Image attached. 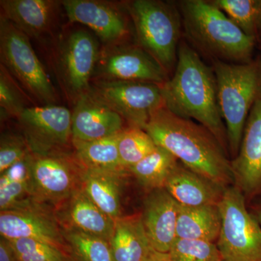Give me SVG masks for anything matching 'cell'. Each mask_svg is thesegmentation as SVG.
Masks as SVG:
<instances>
[{
    "instance_id": "cell-1",
    "label": "cell",
    "mask_w": 261,
    "mask_h": 261,
    "mask_svg": "<svg viewBox=\"0 0 261 261\" xmlns=\"http://www.w3.org/2000/svg\"><path fill=\"white\" fill-rule=\"evenodd\" d=\"M161 87L168 111L205 127L228 154L227 132L220 111L214 69L186 42H180L173 75Z\"/></svg>"
},
{
    "instance_id": "cell-2",
    "label": "cell",
    "mask_w": 261,
    "mask_h": 261,
    "mask_svg": "<svg viewBox=\"0 0 261 261\" xmlns=\"http://www.w3.org/2000/svg\"><path fill=\"white\" fill-rule=\"evenodd\" d=\"M145 130L156 145L171 152L192 171L223 188L233 186L228 152L200 123L176 116L163 106L152 115Z\"/></svg>"
},
{
    "instance_id": "cell-3",
    "label": "cell",
    "mask_w": 261,
    "mask_h": 261,
    "mask_svg": "<svg viewBox=\"0 0 261 261\" xmlns=\"http://www.w3.org/2000/svg\"><path fill=\"white\" fill-rule=\"evenodd\" d=\"M177 5L185 36L197 53L230 63L253 60L256 39L245 34L211 1L182 0Z\"/></svg>"
},
{
    "instance_id": "cell-4",
    "label": "cell",
    "mask_w": 261,
    "mask_h": 261,
    "mask_svg": "<svg viewBox=\"0 0 261 261\" xmlns=\"http://www.w3.org/2000/svg\"><path fill=\"white\" fill-rule=\"evenodd\" d=\"M220 111L227 132L228 154L238 155L254 105L261 99V58L246 63L212 61Z\"/></svg>"
},
{
    "instance_id": "cell-5",
    "label": "cell",
    "mask_w": 261,
    "mask_h": 261,
    "mask_svg": "<svg viewBox=\"0 0 261 261\" xmlns=\"http://www.w3.org/2000/svg\"><path fill=\"white\" fill-rule=\"evenodd\" d=\"M138 45L153 57L169 74L177 62L182 21L171 2L133 0L124 3Z\"/></svg>"
},
{
    "instance_id": "cell-6",
    "label": "cell",
    "mask_w": 261,
    "mask_h": 261,
    "mask_svg": "<svg viewBox=\"0 0 261 261\" xmlns=\"http://www.w3.org/2000/svg\"><path fill=\"white\" fill-rule=\"evenodd\" d=\"M0 64L40 106L57 105L58 94L30 38L0 16Z\"/></svg>"
},
{
    "instance_id": "cell-7",
    "label": "cell",
    "mask_w": 261,
    "mask_h": 261,
    "mask_svg": "<svg viewBox=\"0 0 261 261\" xmlns=\"http://www.w3.org/2000/svg\"><path fill=\"white\" fill-rule=\"evenodd\" d=\"M53 53V68L67 99L74 105L90 89L101 47L93 34L75 29L60 36Z\"/></svg>"
},
{
    "instance_id": "cell-8",
    "label": "cell",
    "mask_w": 261,
    "mask_h": 261,
    "mask_svg": "<svg viewBox=\"0 0 261 261\" xmlns=\"http://www.w3.org/2000/svg\"><path fill=\"white\" fill-rule=\"evenodd\" d=\"M219 207L221 227L216 245L223 261H261V226L243 193L228 187Z\"/></svg>"
},
{
    "instance_id": "cell-9",
    "label": "cell",
    "mask_w": 261,
    "mask_h": 261,
    "mask_svg": "<svg viewBox=\"0 0 261 261\" xmlns=\"http://www.w3.org/2000/svg\"><path fill=\"white\" fill-rule=\"evenodd\" d=\"M84 168L74 152H31L32 198L56 209L82 186Z\"/></svg>"
},
{
    "instance_id": "cell-10",
    "label": "cell",
    "mask_w": 261,
    "mask_h": 261,
    "mask_svg": "<svg viewBox=\"0 0 261 261\" xmlns=\"http://www.w3.org/2000/svg\"><path fill=\"white\" fill-rule=\"evenodd\" d=\"M89 90L118 113L128 126L144 130L152 115L164 106L159 84L94 80Z\"/></svg>"
},
{
    "instance_id": "cell-11",
    "label": "cell",
    "mask_w": 261,
    "mask_h": 261,
    "mask_svg": "<svg viewBox=\"0 0 261 261\" xmlns=\"http://www.w3.org/2000/svg\"><path fill=\"white\" fill-rule=\"evenodd\" d=\"M169 78L166 70L147 51L137 44L125 42L101 47L92 81L162 84Z\"/></svg>"
},
{
    "instance_id": "cell-12",
    "label": "cell",
    "mask_w": 261,
    "mask_h": 261,
    "mask_svg": "<svg viewBox=\"0 0 261 261\" xmlns=\"http://www.w3.org/2000/svg\"><path fill=\"white\" fill-rule=\"evenodd\" d=\"M0 234L7 240H42L67 252L63 228L56 210L34 199L0 211Z\"/></svg>"
},
{
    "instance_id": "cell-13",
    "label": "cell",
    "mask_w": 261,
    "mask_h": 261,
    "mask_svg": "<svg viewBox=\"0 0 261 261\" xmlns=\"http://www.w3.org/2000/svg\"><path fill=\"white\" fill-rule=\"evenodd\" d=\"M31 152L66 149L72 144V113L58 105L32 106L18 118Z\"/></svg>"
},
{
    "instance_id": "cell-14",
    "label": "cell",
    "mask_w": 261,
    "mask_h": 261,
    "mask_svg": "<svg viewBox=\"0 0 261 261\" xmlns=\"http://www.w3.org/2000/svg\"><path fill=\"white\" fill-rule=\"evenodd\" d=\"M63 9L70 23L88 27L103 45L127 42L130 30L127 10L113 2L64 0Z\"/></svg>"
},
{
    "instance_id": "cell-15",
    "label": "cell",
    "mask_w": 261,
    "mask_h": 261,
    "mask_svg": "<svg viewBox=\"0 0 261 261\" xmlns=\"http://www.w3.org/2000/svg\"><path fill=\"white\" fill-rule=\"evenodd\" d=\"M233 187L247 205L261 199V99L247 118L238 155L231 160Z\"/></svg>"
},
{
    "instance_id": "cell-16",
    "label": "cell",
    "mask_w": 261,
    "mask_h": 261,
    "mask_svg": "<svg viewBox=\"0 0 261 261\" xmlns=\"http://www.w3.org/2000/svg\"><path fill=\"white\" fill-rule=\"evenodd\" d=\"M71 113L72 140H100L118 135L126 128L123 118L90 90L75 102Z\"/></svg>"
},
{
    "instance_id": "cell-17",
    "label": "cell",
    "mask_w": 261,
    "mask_h": 261,
    "mask_svg": "<svg viewBox=\"0 0 261 261\" xmlns=\"http://www.w3.org/2000/svg\"><path fill=\"white\" fill-rule=\"evenodd\" d=\"M179 204L165 188L151 190L141 213L142 223L152 248L168 253L177 239L176 226Z\"/></svg>"
},
{
    "instance_id": "cell-18",
    "label": "cell",
    "mask_w": 261,
    "mask_h": 261,
    "mask_svg": "<svg viewBox=\"0 0 261 261\" xmlns=\"http://www.w3.org/2000/svg\"><path fill=\"white\" fill-rule=\"evenodd\" d=\"M1 16L27 37L44 41L56 29L62 1L56 0H1Z\"/></svg>"
},
{
    "instance_id": "cell-19",
    "label": "cell",
    "mask_w": 261,
    "mask_h": 261,
    "mask_svg": "<svg viewBox=\"0 0 261 261\" xmlns=\"http://www.w3.org/2000/svg\"><path fill=\"white\" fill-rule=\"evenodd\" d=\"M55 210L63 228L78 230L108 242L112 236L115 220L94 203L82 186Z\"/></svg>"
},
{
    "instance_id": "cell-20",
    "label": "cell",
    "mask_w": 261,
    "mask_h": 261,
    "mask_svg": "<svg viewBox=\"0 0 261 261\" xmlns=\"http://www.w3.org/2000/svg\"><path fill=\"white\" fill-rule=\"evenodd\" d=\"M164 188L180 205H219L225 190L178 161Z\"/></svg>"
},
{
    "instance_id": "cell-21",
    "label": "cell",
    "mask_w": 261,
    "mask_h": 261,
    "mask_svg": "<svg viewBox=\"0 0 261 261\" xmlns=\"http://www.w3.org/2000/svg\"><path fill=\"white\" fill-rule=\"evenodd\" d=\"M128 171L84 168L82 186L89 197L111 219L121 217V197Z\"/></svg>"
},
{
    "instance_id": "cell-22",
    "label": "cell",
    "mask_w": 261,
    "mask_h": 261,
    "mask_svg": "<svg viewBox=\"0 0 261 261\" xmlns=\"http://www.w3.org/2000/svg\"><path fill=\"white\" fill-rule=\"evenodd\" d=\"M109 244L113 261H145L154 250L140 214L116 219Z\"/></svg>"
},
{
    "instance_id": "cell-23",
    "label": "cell",
    "mask_w": 261,
    "mask_h": 261,
    "mask_svg": "<svg viewBox=\"0 0 261 261\" xmlns=\"http://www.w3.org/2000/svg\"><path fill=\"white\" fill-rule=\"evenodd\" d=\"M221 227L219 205L186 207L179 205L176 226L177 238L216 243Z\"/></svg>"
},
{
    "instance_id": "cell-24",
    "label": "cell",
    "mask_w": 261,
    "mask_h": 261,
    "mask_svg": "<svg viewBox=\"0 0 261 261\" xmlns=\"http://www.w3.org/2000/svg\"><path fill=\"white\" fill-rule=\"evenodd\" d=\"M32 198L31 152L0 174V211Z\"/></svg>"
},
{
    "instance_id": "cell-25",
    "label": "cell",
    "mask_w": 261,
    "mask_h": 261,
    "mask_svg": "<svg viewBox=\"0 0 261 261\" xmlns=\"http://www.w3.org/2000/svg\"><path fill=\"white\" fill-rule=\"evenodd\" d=\"M119 134L87 142L72 140L77 161L83 168L89 169H125L122 167L118 152Z\"/></svg>"
},
{
    "instance_id": "cell-26",
    "label": "cell",
    "mask_w": 261,
    "mask_h": 261,
    "mask_svg": "<svg viewBox=\"0 0 261 261\" xmlns=\"http://www.w3.org/2000/svg\"><path fill=\"white\" fill-rule=\"evenodd\" d=\"M178 161L166 149L158 146L153 152L128 169L140 185L148 190L164 188Z\"/></svg>"
},
{
    "instance_id": "cell-27",
    "label": "cell",
    "mask_w": 261,
    "mask_h": 261,
    "mask_svg": "<svg viewBox=\"0 0 261 261\" xmlns=\"http://www.w3.org/2000/svg\"><path fill=\"white\" fill-rule=\"evenodd\" d=\"M63 234L70 261H113L107 240L70 228Z\"/></svg>"
},
{
    "instance_id": "cell-28",
    "label": "cell",
    "mask_w": 261,
    "mask_h": 261,
    "mask_svg": "<svg viewBox=\"0 0 261 261\" xmlns=\"http://www.w3.org/2000/svg\"><path fill=\"white\" fill-rule=\"evenodd\" d=\"M157 147L145 130L127 126L118 135V147L122 167L128 171Z\"/></svg>"
},
{
    "instance_id": "cell-29",
    "label": "cell",
    "mask_w": 261,
    "mask_h": 261,
    "mask_svg": "<svg viewBox=\"0 0 261 261\" xmlns=\"http://www.w3.org/2000/svg\"><path fill=\"white\" fill-rule=\"evenodd\" d=\"M32 99L22 88L21 86L10 74L9 71L0 64V113L1 119L15 118L23 113Z\"/></svg>"
},
{
    "instance_id": "cell-30",
    "label": "cell",
    "mask_w": 261,
    "mask_h": 261,
    "mask_svg": "<svg viewBox=\"0 0 261 261\" xmlns=\"http://www.w3.org/2000/svg\"><path fill=\"white\" fill-rule=\"evenodd\" d=\"M211 2L245 34L257 39V20L260 0H214Z\"/></svg>"
},
{
    "instance_id": "cell-31",
    "label": "cell",
    "mask_w": 261,
    "mask_h": 261,
    "mask_svg": "<svg viewBox=\"0 0 261 261\" xmlns=\"http://www.w3.org/2000/svg\"><path fill=\"white\" fill-rule=\"evenodd\" d=\"M8 241L17 261H70L65 250L42 240L18 239Z\"/></svg>"
},
{
    "instance_id": "cell-32",
    "label": "cell",
    "mask_w": 261,
    "mask_h": 261,
    "mask_svg": "<svg viewBox=\"0 0 261 261\" xmlns=\"http://www.w3.org/2000/svg\"><path fill=\"white\" fill-rule=\"evenodd\" d=\"M172 261H223L216 243L177 238L169 252Z\"/></svg>"
},
{
    "instance_id": "cell-33",
    "label": "cell",
    "mask_w": 261,
    "mask_h": 261,
    "mask_svg": "<svg viewBox=\"0 0 261 261\" xmlns=\"http://www.w3.org/2000/svg\"><path fill=\"white\" fill-rule=\"evenodd\" d=\"M31 152L23 135L13 132L2 134L0 139V174Z\"/></svg>"
},
{
    "instance_id": "cell-34",
    "label": "cell",
    "mask_w": 261,
    "mask_h": 261,
    "mask_svg": "<svg viewBox=\"0 0 261 261\" xmlns=\"http://www.w3.org/2000/svg\"><path fill=\"white\" fill-rule=\"evenodd\" d=\"M0 261H17L8 240L0 238Z\"/></svg>"
},
{
    "instance_id": "cell-35",
    "label": "cell",
    "mask_w": 261,
    "mask_h": 261,
    "mask_svg": "<svg viewBox=\"0 0 261 261\" xmlns=\"http://www.w3.org/2000/svg\"><path fill=\"white\" fill-rule=\"evenodd\" d=\"M249 210L261 226V199L248 205Z\"/></svg>"
},
{
    "instance_id": "cell-36",
    "label": "cell",
    "mask_w": 261,
    "mask_h": 261,
    "mask_svg": "<svg viewBox=\"0 0 261 261\" xmlns=\"http://www.w3.org/2000/svg\"><path fill=\"white\" fill-rule=\"evenodd\" d=\"M145 261H172L169 254L152 250Z\"/></svg>"
},
{
    "instance_id": "cell-37",
    "label": "cell",
    "mask_w": 261,
    "mask_h": 261,
    "mask_svg": "<svg viewBox=\"0 0 261 261\" xmlns=\"http://www.w3.org/2000/svg\"><path fill=\"white\" fill-rule=\"evenodd\" d=\"M257 41L261 43V0H260V7H259L258 15L257 20Z\"/></svg>"
}]
</instances>
